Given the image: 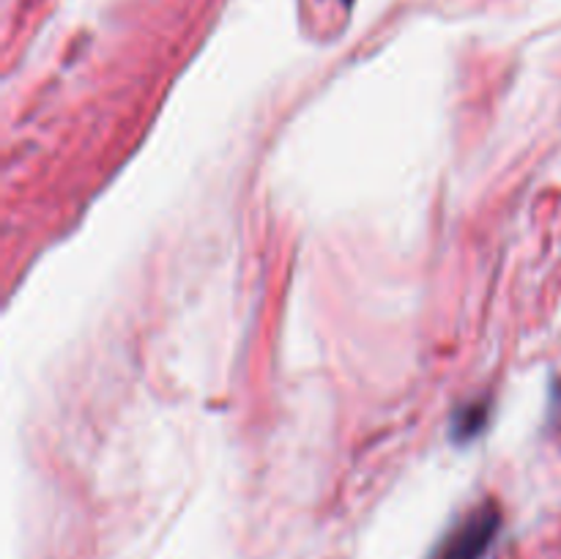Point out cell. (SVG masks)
<instances>
[{
    "mask_svg": "<svg viewBox=\"0 0 561 559\" xmlns=\"http://www.w3.org/2000/svg\"><path fill=\"white\" fill-rule=\"evenodd\" d=\"M499 529H502L499 504H477L444 535V540L438 543L431 559H485Z\"/></svg>",
    "mask_w": 561,
    "mask_h": 559,
    "instance_id": "6da1fadb",
    "label": "cell"
},
{
    "mask_svg": "<svg viewBox=\"0 0 561 559\" xmlns=\"http://www.w3.org/2000/svg\"><path fill=\"white\" fill-rule=\"evenodd\" d=\"M343 3H345V5H351V3H354V0H343Z\"/></svg>",
    "mask_w": 561,
    "mask_h": 559,
    "instance_id": "3957f363",
    "label": "cell"
},
{
    "mask_svg": "<svg viewBox=\"0 0 561 559\" xmlns=\"http://www.w3.org/2000/svg\"><path fill=\"white\" fill-rule=\"evenodd\" d=\"M488 403L485 400H474V403L460 406L453 414V422H449V433H453V442H471V438L480 436L488 425Z\"/></svg>",
    "mask_w": 561,
    "mask_h": 559,
    "instance_id": "7a4b0ae2",
    "label": "cell"
}]
</instances>
